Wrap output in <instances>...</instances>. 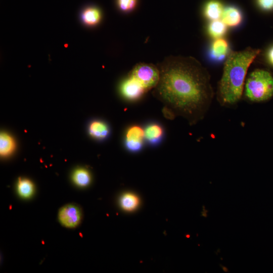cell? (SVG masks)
Instances as JSON below:
<instances>
[{"label": "cell", "instance_id": "obj_1", "mask_svg": "<svg viewBox=\"0 0 273 273\" xmlns=\"http://www.w3.org/2000/svg\"><path fill=\"white\" fill-rule=\"evenodd\" d=\"M157 66L159 79L153 96L190 124L201 120L213 96L206 69L191 57L169 56Z\"/></svg>", "mask_w": 273, "mask_h": 273}, {"label": "cell", "instance_id": "obj_2", "mask_svg": "<svg viewBox=\"0 0 273 273\" xmlns=\"http://www.w3.org/2000/svg\"><path fill=\"white\" fill-rule=\"evenodd\" d=\"M260 50L248 48L228 56L219 82L217 98L222 106L233 105L240 100L247 70Z\"/></svg>", "mask_w": 273, "mask_h": 273}, {"label": "cell", "instance_id": "obj_3", "mask_svg": "<svg viewBox=\"0 0 273 273\" xmlns=\"http://www.w3.org/2000/svg\"><path fill=\"white\" fill-rule=\"evenodd\" d=\"M245 96L250 101L260 102L273 96V76L267 71L256 69L247 78Z\"/></svg>", "mask_w": 273, "mask_h": 273}, {"label": "cell", "instance_id": "obj_4", "mask_svg": "<svg viewBox=\"0 0 273 273\" xmlns=\"http://www.w3.org/2000/svg\"><path fill=\"white\" fill-rule=\"evenodd\" d=\"M129 75L136 79L147 91L154 88L159 79L157 66L151 64H138Z\"/></svg>", "mask_w": 273, "mask_h": 273}, {"label": "cell", "instance_id": "obj_5", "mask_svg": "<svg viewBox=\"0 0 273 273\" xmlns=\"http://www.w3.org/2000/svg\"><path fill=\"white\" fill-rule=\"evenodd\" d=\"M145 141L144 129L140 125H131L124 132V147L130 152H140L143 148Z\"/></svg>", "mask_w": 273, "mask_h": 273}, {"label": "cell", "instance_id": "obj_6", "mask_svg": "<svg viewBox=\"0 0 273 273\" xmlns=\"http://www.w3.org/2000/svg\"><path fill=\"white\" fill-rule=\"evenodd\" d=\"M147 90L134 77L129 75L120 85L122 96L128 101L139 100Z\"/></svg>", "mask_w": 273, "mask_h": 273}, {"label": "cell", "instance_id": "obj_7", "mask_svg": "<svg viewBox=\"0 0 273 273\" xmlns=\"http://www.w3.org/2000/svg\"><path fill=\"white\" fill-rule=\"evenodd\" d=\"M59 219L66 227H76L81 220L80 211L78 207L74 205H66L60 210Z\"/></svg>", "mask_w": 273, "mask_h": 273}, {"label": "cell", "instance_id": "obj_8", "mask_svg": "<svg viewBox=\"0 0 273 273\" xmlns=\"http://www.w3.org/2000/svg\"><path fill=\"white\" fill-rule=\"evenodd\" d=\"M144 129L145 141L151 146L159 145L164 139L165 131L163 126L156 121L146 124Z\"/></svg>", "mask_w": 273, "mask_h": 273}, {"label": "cell", "instance_id": "obj_9", "mask_svg": "<svg viewBox=\"0 0 273 273\" xmlns=\"http://www.w3.org/2000/svg\"><path fill=\"white\" fill-rule=\"evenodd\" d=\"M230 46L228 41L220 38L215 39L208 50V57L212 62H221L229 54Z\"/></svg>", "mask_w": 273, "mask_h": 273}, {"label": "cell", "instance_id": "obj_10", "mask_svg": "<svg viewBox=\"0 0 273 273\" xmlns=\"http://www.w3.org/2000/svg\"><path fill=\"white\" fill-rule=\"evenodd\" d=\"M221 18V20L227 26L235 27L241 24L243 15L242 12L238 7L229 6L224 8Z\"/></svg>", "mask_w": 273, "mask_h": 273}, {"label": "cell", "instance_id": "obj_11", "mask_svg": "<svg viewBox=\"0 0 273 273\" xmlns=\"http://www.w3.org/2000/svg\"><path fill=\"white\" fill-rule=\"evenodd\" d=\"M89 135L97 140H104L110 134V128L104 121L95 120L90 122L88 127Z\"/></svg>", "mask_w": 273, "mask_h": 273}, {"label": "cell", "instance_id": "obj_12", "mask_svg": "<svg viewBox=\"0 0 273 273\" xmlns=\"http://www.w3.org/2000/svg\"><path fill=\"white\" fill-rule=\"evenodd\" d=\"M80 18L81 22L85 25L94 26L100 22L101 19V13L97 7L89 6L82 11Z\"/></svg>", "mask_w": 273, "mask_h": 273}, {"label": "cell", "instance_id": "obj_13", "mask_svg": "<svg viewBox=\"0 0 273 273\" xmlns=\"http://www.w3.org/2000/svg\"><path fill=\"white\" fill-rule=\"evenodd\" d=\"M224 7L218 0H210L205 4L204 14L205 17L211 20H218L221 18Z\"/></svg>", "mask_w": 273, "mask_h": 273}, {"label": "cell", "instance_id": "obj_14", "mask_svg": "<svg viewBox=\"0 0 273 273\" xmlns=\"http://www.w3.org/2000/svg\"><path fill=\"white\" fill-rule=\"evenodd\" d=\"M226 26L219 19L211 21L207 27L208 34L214 39L220 38L225 34L227 30Z\"/></svg>", "mask_w": 273, "mask_h": 273}, {"label": "cell", "instance_id": "obj_15", "mask_svg": "<svg viewBox=\"0 0 273 273\" xmlns=\"http://www.w3.org/2000/svg\"><path fill=\"white\" fill-rule=\"evenodd\" d=\"M140 203L139 198L134 194L126 193L120 198V204L123 209L128 211L135 210Z\"/></svg>", "mask_w": 273, "mask_h": 273}, {"label": "cell", "instance_id": "obj_16", "mask_svg": "<svg viewBox=\"0 0 273 273\" xmlns=\"http://www.w3.org/2000/svg\"><path fill=\"white\" fill-rule=\"evenodd\" d=\"M15 147V142L10 135L1 133L0 135V154L2 156H8L11 154Z\"/></svg>", "mask_w": 273, "mask_h": 273}, {"label": "cell", "instance_id": "obj_17", "mask_svg": "<svg viewBox=\"0 0 273 273\" xmlns=\"http://www.w3.org/2000/svg\"><path fill=\"white\" fill-rule=\"evenodd\" d=\"M74 182L78 186L85 187L90 182L91 177L89 172L85 169L80 168L76 170L73 174Z\"/></svg>", "mask_w": 273, "mask_h": 273}, {"label": "cell", "instance_id": "obj_18", "mask_svg": "<svg viewBox=\"0 0 273 273\" xmlns=\"http://www.w3.org/2000/svg\"><path fill=\"white\" fill-rule=\"evenodd\" d=\"M18 191L22 197L29 198L34 192L33 184L28 179H19L18 183Z\"/></svg>", "mask_w": 273, "mask_h": 273}, {"label": "cell", "instance_id": "obj_19", "mask_svg": "<svg viewBox=\"0 0 273 273\" xmlns=\"http://www.w3.org/2000/svg\"><path fill=\"white\" fill-rule=\"evenodd\" d=\"M119 9L123 12H129L135 7L136 0H117Z\"/></svg>", "mask_w": 273, "mask_h": 273}, {"label": "cell", "instance_id": "obj_20", "mask_svg": "<svg viewBox=\"0 0 273 273\" xmlns=\"http://www.w3.org/2000/svg\"><path fill=\"white\" fill-rule=\"evenodd\" d=\"M258 6L263 10L273 9V0H257Z\"/></svg>", "mask_w": 273, "mask_h": 273}, {"label": "cell", "instance_id": "obj_21", "mask_svg": "<svg viewBox=\"0 0 273 273\" xmlns=\"http://www.w3.org/2000/svg\"><path fill=\"white\" fill-rule=\"evenodd\" d=\"M162 113L164 116L168 119H173L176 116L171 110L165 106L163 108Z\"/></svg>", "mask_w": 273, "mask_h": 273}, {"label": "cell", "instance_id": "obj_22", "mask_svg": "<svg viewBox=\"0 0 273 273\" xmlns=\"http://www.w3.org/2000/svg\"><path fill=\"white\" fill-rule=\"evenodd\" d=\"M267 57L269 63L273 66V46L268 50Z\"/></svg>", "mask_w": 273, "mask_h": 273}, {"label": "cell", "instance_id": "obj_23", "mask_svg": "<svg viewBox=\"0 0 273 273\" xmlns=\"http://www.w3.org/2000/svg\"><path fill=\"white\" fill-rule=\"evenodd\" d=\"M220 266L221 267V268L224 272H229L228 269L225 266H224L221 265H220Z\"/></svg>", "mask_w": 273, "mask_h": 273}]
</instances>
